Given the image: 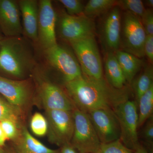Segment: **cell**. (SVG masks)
<instances>
[{
  "mask_svg": "<svg viewBox=\"0 0 153 153\" xmlns=\"http://www.w3.org/2000/svg\"><path fill=\"white\" fill-rule=\"evenodd\" d=\"M65 91L76 108L87 113L98 109L113 110L129 99L127 87L117 89L105 79L97 80L82 76L64 84Z\"/></svg>",
  "mask_w": 153,
  "mask_h": 153,
  "instance_id": "6da1fadb",
  "label": "cell"
},
{
  "mask_svg": "<svg viewBox=\"0 0 153 153\" xmlns=\"http://www.w3.org/2000/svg\"><path fill=\"white\" fill-rule=\"evenodd\" d=\"M31 41L22 36L4 38L0 41V75L10 79H28L35 67Z\"/></svg>",
  "mask_w": 153,
  "mask_h": 153,
  "instance_id": "7a4b0ae2",
  "label": "cell"
},
{
  "mask_svg": "<svg viewBox=\"0 0 153 153\" xmlns=\"http://www.w3.org/2000/svg\"><path fill=\"white\" fill-rule=\"evenodd\" d=\"M43 52L48 66L55 71L63 84L82 76L76 57L67 48L57 44Z\"/></svg>",
  "mask_w": 153,
  "mask_h": 153,
  "instance_id": "3957f363",
  "label": "cell"
},
{
  "mask_svg": "<svg viewBox=\"0 0 153 153\" xmlns=\"http://www.w3.org/2000/svg\"><path fill=\"white\" fill-rule=\"evenodd\" d=\"M70 44L80 65L82 75L97 80L104 79L101 57L94 36Z\"/></svg>",
  "mask_w": 153,
  "mask_h": 153,
  "instance_id": "277c9868",
  "label": "cell"
},
{
  "mask_svg": "<svg viewBox=\"0 0 153 153\" xmlns=\"http://www.w3.org/2000/svg\"><path fill=\"white\" fill-rule=\"evenodd\" d=\"M74 129L70 143L79 153H96L101 143L86 113L73 111Z\"/></svg>",
  "mask_w": 153,
  "mask_h": 153,
  "instance_id": "5b68a950",
  "label": "cell"
},
{
  "mask_svg": "<svg viewBox=\"0 0 153 153\" xmlns=\"http://www.w3.org/2000/svg\"><path fill=\"white\" fill-rule=\"evenodd\" d=\"M120 130V140L123 144L133 151L140 143L138 132L137 104L135 100H127L114 109Z\"/></svg>",
  "mask_w": 153,
  "mask_h": 153,
  "instance_id": "8992f818",
  "label": "cell"
},
{
  "mask_svg": "<svg viewBox=\"0 0 153 153\" xmlns=\"http://www.w3.org/2000/svg\"><path fill=\"white\" fill-rule=\"evenodd\" d=\"M45 117L48 123L47 134L49 142L60 147L70 143L74 129L73 111L46 110Z\"/></svg>",
  "mask_w": 153,
  "mask_h": 153,
  "instance_id": "52a82bcc",
  "label": "cell"
},
{
  "mask_svg": "<svg viewBox=\"0 0 153 153\" xmlns=\"http://www.w3.org/2000/svg\"><path fill=\"white\" fill-rule=\"evenodd\" d=\"M56 31L62 40L70 44L94 36L95 26L92 20L83 14L71 16L65 13L57 17Z\"/></svg>",
  "mask_w": 153,
  "mask_h": 153,
  "instance_id": "ba28073f",
  "label": "cell"
},
{
  "mask_svg": "<svg viewBox=\"0 0 153 153\" xmlns=\"http://www.w3.org/2000/svg\"><path fill=\"white\" fill-rule=\"evenodd\" d=\"M36 83L38 99L45 111H73L76 108L66 91L48 78L39 76Z\"/></svg>",
  "mask_w": 153,
  "mask_h": 153,
  "instance_id": "9c48e42d",
  "label": "cell"
},
{
  "mask_svg": "<svg viewBox=\"0 0 153 153\" xmlns=\"http://www.w3.org/2000/svg\"><path fill=\"white\" fill-rule=\"evenodd\" d=\"M122 47L124 52L140 58L145 56L144 46L146 34L140 19L126 12L123 22Z\"/></svg>",
  "mask_w": 153,
  "mask_h": 153,
  "instance_id": "30bf717a",
  "label": "cell"
},
{
  "mask_svg": "<svg viewBox=\"0 0 153 153\" xmlns=\"http://www.w3.org/2000/svg\"><path fill=\"white\" fill-rule=\"evenodd\" d=\"M57 16L50 0L39 1L38 43L43 51L57 45Z\"/></svg>",
  "mask_w": 153,
  "mask_h": 153,
  "instance_id": "8fae6325",
  "label": "cell"
},
{
  "mask_svg": "<svg viewBox=\"0 0 153 153\" xmlns=\"http://www.w3.org/2000/svg\"><path fill=\"white\" fill-rule=\"evenodd\" d=\"M86 113L101 143H108L120 139V127L113 110L96 109Z\"/></svg>",
  "mask_w": 153,
  "mask_h": 153,
  "instance_id": "7c38bea8",
  "label": "cell"
},
{
  "mask_svg": "<svg viewBox=\"0 0 153 153\" xmlns=\"http://www.w3.org/2000/svg\"><path fill=\"white\" fill-rule=\"evenodd\" d=\"M33 90L28 78L17 80L0 75V94L10 103L23 111L32 101Z\"/></svg>",
  "mask_w": 153,
  "mask_h": 153,
  "instance_id": "4fadbf2b",
  "label": "cell"
},
{
  "mask_svg": "<svg viewBox=\"0 0 153 153\" xmlns=\"http://www.w3.org/2000/svg\"><path fill=\"white\" fill-rule=\"evenodd\" d=\"M0 30L5 38L22 36L23 28L18 1L0 0Z\"/></svg>",
  "mask_w": 153,
  "mask_h": 153,
  "instance_id": "5bb4252c",
  "label": "cell"
},
{
  "mask_svg": "<svg viewBox=\"0 0 153 153\" xmlns=\"http://www.w3.org/2000/svg\"><path fill=\"white\" fill-rule=\"evenodd\" d=\"M121 17L118 6L111 9L104 20L102 40L108 52L117 51L120 44Z\"/></svg>",
  "mask_w": 153,
  "mask_h": 153,
  "instance_id": "9a60e30c",
  "label": "cell"
},
{
  "mask_svg": "<svg viewBox=\"0 0 153 153\" xmlns=\"http://www.w3.org/2000/svg\"><path fill=\"white\" fill-rule=\"evenodd\" d=\"M18 2L22 18L23 34L31 42L38 43L39 1L20 0Z\"/></svg>",
  "mask_w": 153,
  "mask_h": 153,
  "instance_id": "2e32d148",
  "label": "cell"
},
{
  "mask_svg": "<svg viewBox=\"0 0 153 153\" xmlns=\"http://www.w3.org/2000/svg\"><path fill=\"white\" fill-rule=\"evenodd\" d=\"M15 151L17 153H59L60 149L48 148L28 131L25 126L22 127L20 135L13 141Z\"/></svg>",
  "mask_w": 153,
  "mask_h": 153,
  "instance_id": "e0dca14e",
  "label": "cell"
},
{
  "mask_svg": "<svg viewBox=\"0 0 153 153\" xmlns=\"http://www.w3.org/2000/svg\"><path fill=\"white\" fill-rule=\"evenodd\" d=\"M105 78L111 87L117 89L126 87L127 82L122 70L114 52H107L105 62Z\"/></svg>",
  "mask_w": 153,
  "mask_h": 153,
  "instance_id": "ac0fdd59",
  "label": "cell"
},
{
  "mask_svg": "<svg viewBox=\"0 0 153 153\" xmlns=\"http://www.w3.org/2000/svg\"><path fill=\"white\" fill-rule=\"evenodd\" d=\"M114 54L127 82L131 84L143 65V61L140 58L123 51L117 50Z\"/></svg>",
  "mask_w": 153,
  "mask_h": 153,
  "instance_id": "d6986e66",
  "label": "cell"
},
{
  "mask_svg": "<svg viewBox=\"0 0 153 153\" xmlns=\"http://www.w3.org/2000/svg\"><path fill=\"white\" fill-rule=\"evenodd\" d=\"M131 84L137 103L140 97L153 85V66L148 65L145 67Z\"/></svg>",
  "mask_w": 153,
  "mask_h": 153,
  "instance_id": "ffe728a7",
  "label": "cell"
},
{
  "mask_svg": "<svg viewBox=\"0 0 153 153\" xmlns=\"http://www.w3.org/2000/svg\"><path fill=\"white\" fill-rule=\"evenodd\" d=\"M138 114V129L150 118L153 116V85L139 99L137 102Z\"/></svg>",
  "mask_w": 153,
  "mask_h": 153,
  "instance_id": "44dd1931",
  "label": "cell"
},
{
  "mask_svg": "<svg viewBox=\"0 0 153 153\" xmlns=\"http://www.w3.org/2000/svg\"><path fill=\"white\" fill-rule=\"evenodd\" d=\"M117 5L114 0H90L84 7L83 14L91 19L104 13Z\"/></svg>",
  "mask_w": 153,
  "mask_h": 153,
  "instance_id": "7402d4cb",
  "label": "cell"
},
{
  "mask_svg": "<svg viewBox=\"0 0 153 153\" xmlns=\"http://www.w3.org/2000/svg\"><path fill=\"white\" fill-rule=\"evenodd\" d=\"M23 111L0 96V122L8 120L22 125Z\"/></svg>",
  "mask_w": 153,
  "mask_h": 153,
  "instance_id": "603a6c76",
  "label": "cell"
},
{
  "mask_svg": "<svg viewBox=\"0 0 153 153\" xmlns=\"http://www.w3.org/2000/svg\"><path fill=\"white\" fill-rule=\"evenodd\" d=\"M31 131L35 135L43 137L47 134L48 123L47 119L40 113L36 112L32 116L30 122Z\"/></svg>",
  "mask_w": 153,
  "mask_h": 153,
  "instance_id": "cb8c5ba5",
  "label": "cell"
},
{
  "mask_svg": "<svg viewBox=\"0 0 153 153\" xmlns=\"http://www.w3.org/2000/svg\"><path fill=\"white\" fill-rule=\"evenodd\" d=\"M117 6H120L126 12L131 13L140 18L144 14L146 9L140 0H122L117 1Z\"/></svg>",
  "mask_w": 153,
  "mask_h": 153,
  "instance_id": "d4e9b609",
  "label": "cell"
},
{
  "mask_svg": "<svg viewBox=\"0 0 153 153\" xmlns=\"http://www.w3.org/2000/svg\"><path fill=\"white\" fill-rule=\"evenodd\" d=\"M96 153H134L133 151L127 148L118 139L108 143H101Z\"/></svg>",
  "mask_w": 153,
  "mask_h": 153,
  "instance_id": "484cf974",
  "label": "cell"
},
{
  "mask_svg": "<svg viewBox=\"0 0 153 153\" xmlns=\"http://www.w3.org/2000/svg\"><path fill=\"white\" fill-rule=\"evenodd\" d=\"M0 124L7 140H12L13 141L19 136L23 126L13 121L8 120L1 121Z\"/></svg>",
  "mask_w": 153,
  "mask_h": 153,
  "instance_id": "4316f807",
  "label": "cell"
},
{
  "mask_svg": "<svg viewBox=\"0 0 153 153\" xmlns=\"http://www.w3.org/2000/svg\"><path fill=\"white\" fill-rule=\"evenodd\" d=\"M143 128L138 134V137L148 147L152 149L153 145V116L150 118L146 121L144 124L142 126Z\"/></svg>",
  "mask_w": 153,
  "mask_h": 153,
  "instance_id": "83f0119b",
  "label": "cell"
},
{
  "mask_svg": "<svg viewBox=\"0 0 153 153\" xmlns=\"http://www.w3.org/2000/svg\"><path fill=\"white\" fill-rule=\"evenodd\" d=\"M67 11V14L71 16H79L83 14L84 7L82 2L79 0H60Z\"/></svg>",
  "mask_w": 153,
  "mask_h": 153,
  "instance_id": "f1b7e54d",
  "label": "cell"
},
{
  "mask_svg": "<svg viewBox=\"0 0 153 153\" xmlns=\"http://www.w3.org/2000/svg\"><path fill=\"white\" fill-rule=\"evenodd\" d=\"M146 36H153V14L152 9H147L140 18Z\"/></svg>",
  "mask_w": 153,
  "mask_h": 153,
  "instance_id": "f546056e",
  "label": "cell"
},
{
  "mask_svg": "<svg viewBox=\"0 0 153 153\" xmlns=\"http://www.w3.org/2000/svg\"><path fill=\"white\" fill-rule=\"evenodd\" d=\"M144 51L145 55L147 57L150 62L153 61V36H146L145 40Z\"/></svg>",
  "mask_w": 153,
  "mask_h": 153,
  "instance_id": "4dcf8cb0",
  "label": "cell"
},
{
  "mask_svg": "<svg viewBox=\"0 0 153 153\" xmlns=\"http://www.w3.org/2000/svg\"><path fill=\"white\" fill-rule=\"evenodd\" d=\"M59 153H79L72 146L70 143L63 145L60 149Z\"/></svg>",
  "mask_w": 153,
  "mask_h": 153,
  "instance_id": "1f68e13d",
  "label": "cell"
},
{
  "mask_svg": "<svg viewBox=\"0 0 153 153\" xmlns=\"http://www.w3.org/2000/svg\"><path fill=\"white\" fill-rule=\"evenodd\" d=\"M7 140L2 129L0 124V147L2 148V147L4 146Z\"/></svg>",
  "mask_w": 153,
  "mask_h": 153,
  "instance_id": "d6a6232c",
  "label": "cell"
},
{
  "mask_svg": "<svg viewBox=\"0 0 153 153\" xmlns=\"http://www.w3.org/2000/svg\"><path fill=\"white\" fill-rule=\"evenodd\" d=\"M133 152L134 153H149L147 150L140 143L137 146Z\"/></svg>",
  "mask_w": 153,
  "mask_h": 153,
  "instance_id": "836d02e7",
  "label": "cell"
},
{
  "mask_svg": "<svg viewBox=\"0 0 153 153\" xmlns=\"http://www.w3.org/2000/svg\"><path fill=\"white\" fill-rule=\"evenodd\" d=\"M147 5L150 7L152 8L153 7V0H147L146 1Z\"/></svg>",
  "mask_w": 153,
  "mask_h": 153,
  "instance_id": "e575fe53",
  "label": "cell"
},
{
  "mask_svg": "<svg viewBox=\"0 0 153 153\" xmlns=\"http://www.w3.org/2000/svg\"><path fill=\"white\" fill-rule=\"evenodd\" d=\"M4 153H17L16 151H15V152H12V151H8V152H5Z\"/></svg>",
  "mask_w": 153,
  "mask_h": 153,
  "instance_id": "d590c367",
  "label": "cell"
},
{
  "mask_svg": "<svg viewBox=\"0 0 153 153\" xmlns=\"http://www.w3.org/2000/svg\"><path fill=\"white\" fill-rule=\"evenodd\" d=\"M4 38V37H3V36H2V35L1 33V32H0V41H1V40H2V39Z\"/></svg>",
  "mask_w": 153,
  "mask_h": 153,
  "instance_id": "8d00e7d4",
  "label": "cell"
},
{
  "mask_svg": "<svg viewBox=\"0 0 153 153\" xmlns=\"http://www.w3.org/2000/svg\"><path fill=\"white\" fill-rule=\"evenodd\" d=\"M4 151L3 149L2 148L0 147V153H4Z\"/></svg>",
  "mask_w": 153,
  "mask_h": 153,
  "instance_id": "74e56055",
  "label": "cell"
}]
</instances>
